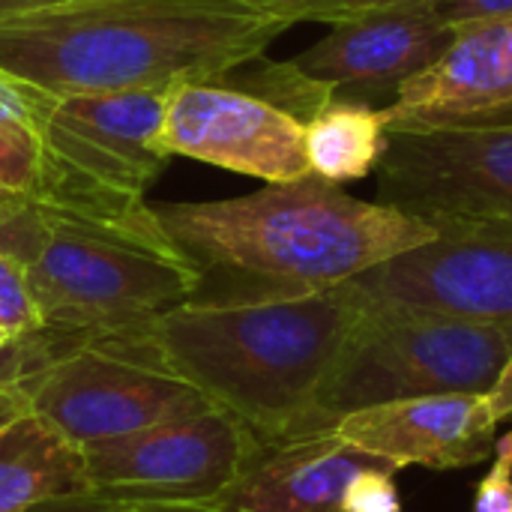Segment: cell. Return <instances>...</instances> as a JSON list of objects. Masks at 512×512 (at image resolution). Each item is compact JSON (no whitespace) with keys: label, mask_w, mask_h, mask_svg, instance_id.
I'll return each mask as SVG.
<instances>
[{"label":"cell","mask_w":512,"mask_h":512,"mask_svg":"<svg viewBox=\"0 0 512 512\" xmlns=\"http://www.w3.org/2000/svg\"><path fill=\"white\" fill-rule=\"evenodd\" d=\"M174 246L204 273L237 279L243 294L318 291L423 246L438 228L339 183L306 174L228 201L150 204Z\"/></svg>","instance_id":"3957f363"},{"label":"cell","mask_w":512,"mask_h":512,"mask_svg":"<svg viewBox=\"0 0 512 512\" xmlns=\"http://www.w3.org/2000/svg\"><path fill=\"white\" fill-rule=\"evenodd\" d=\"M243 0H75L0 18V75L39 93L213 81L291 30Z\"/></svg>","instance_id":"7a4b0ae2"},{"label":"cell","mask_w":512,"mask_h":512,"mask_svg":"<svg viewBox=\"0 0 512 512\" xmlns=\"http://www.w3.org/2000/svg\"><path fill=\"white\" fill-rule=\"evenodd\" d=\"M369 303L512 324V225H438V237L348 279Z\"/></svg>","instance_id":"30bf717a"},{"label":"cell","mask_w":512,"mask_h":512,"mask_svg":"<svg viewBox=\"0 0 512 512\" xmlns=\"http://www.w3.org/2000/svg\"><path fill=\"white\" fill-rule=\"evenodd\" d=\"M0 249L24 264L42 324L90 339L129 333L204 288L156 213L105 222L24 210L0 222Z\"/></svg>","instance_id":"277c9868"},{"label":"cell","mask_w":512,"mask_h":512,"mask_svg":"<svg viewBox=\"0 0 512 512\" xmlns=\"http://www.w3.org/2000/svg\"><path fill=\"white\" fill-rule=\"evenodd\" d=\"M474 512H512V432L495 441L492 471L477 486Z\"/></svg>","instance_id":"603a6c76"},{"label":"cell","mask_w":512,"mask_h":512,"mask_svg":"<svg viewBox=\"0 0 512 512\" xmlns=\"http://www.w3.org/2000/svg\"><path fill=\"white\" fill-rule=\"evenodd\" d=\"M162 141L171 156L198 159L264 183L312 174L303 123L270 99L222 78L168 87Z\"/></svg>","instance_id":"8fae6325"},{"label":"cell","mask_w":512,"mask_h":512,"mask_svg":"<svg viewBox=\"0 0 512 512\" xmlns=\"http://www.w3.org/2000/svg\"><path fill=\"white\" fill-rule=\"evenodd\" d=\"M378 201L429 225H512V126L390 132Z\"/></svg>","instance_id":"9c48e42d"},{"label":"cell","mask_w":512,"mask_h":512,"mask_svg":"<svg viewBox=\"0 0 512 512\" xmlns=\"http://www.w3.org/2000/svg\"><path fill=\"white\" fill-rule=\"evenodd\" d=\"M0 318L12 336L42 330V315L33 300L24 264L0 249Z\"/></svg>","instance_id":"44dd1931"},{"label":"cell","mask_w":512,"mask_h":512,"mask_svg":"<svg viewBox=\"0 0 512 512\" xmlns=\"http://www.w3.org/2000/svg\"><path fill=\"white\" fill-rule=\"evenodd\" d=\"M48 192V147L21 87L0 75V222L36 210Z\"/></svg>","instance_id":"ac0fdd59"},{"label":"cell","mask_w":512,"mask_h":512,"mask_svg":"<svg viewBox=\"0 0 512 512\" xmlns=\"http://www.w3.org/2000/svg\"><path fill=\"white\" fill-rule=\"evenodd\" d=\"M387 138L381 108L366 102L330 99L303 123L309 171L339 186L378 171Z\"/></svg>","instance_id":"e0dca14e"},{"label":"cell","mask_w":512,"mask_h":512,"mask_svg":"<svg viewBox=\"0 0 512 512\" xmlns=\"http://www.w3.org/2000/svg\"><path fill=\"white\" fill-rule=\"evenodd\" d=\"M495 426L486 393H438L351 411L327 432L399 471H459L495 456Z\"/></svg>","instance_id":"5bb4252c"},{"label":"cell","mask_w":512,"mask_h":512,"mask_svg":"<svg viewBox=\"0 0 512 512\" xmlns=\"http://www.w3.org/2000/svg\"><path fill=\"white\" fill-rule=\"evenodd\" d=\"M441 15L450 24H465V21H477V18H495V15H507L512 12V0H435Z\"/></svg>","instance_id":"d4e9b609"},{"label":"cell","mask_w":512,"mask_h":512,"mask_svg":"<svg viewBox=\"0 0 512 512\" xmlns=\"http://www.w3.org/2000/svg\"><path fill=\"white\" fill-rule=\"evenodd\" d=\"M264 450L267 444L243 420L213 405L78 453L87 489L144 501L213 504L234 492Z\"/></svg>","instance_id":"ba28073f"},{"label":"cell","mask_w":512,"mask_h":512,"mask_svg":"<svg viewBox=\"0 0 512 512\" xmlns=\"http://www.w3.org/2000/svg\"><path fill=\"white\" fill-rule=\"evenodd\" d=\"M486 402H489V411H492V417H495L498 423H501V420H507V417H512V354H510V360L504 363V369H501L498 381L489 387Z\"/></svg>","instance_id":"484cf974"},{"label":"cell","mask_w":512,"mask_h":512,"mask_svg":"<svg viewBox=\"0 0 512 512\" xmlns=\"http://www.w3.org/2000/svg\"><path fill=\"white\" fill-rule=\"evenodd\" d=\"M339 512H402L396 468L378 465V468L357 471L345 486Z\"/></svg>","instance_id":"7402d4cb"},{"label":"cell","mask_w":512,"mask_h":512,"mask_svg":"<svg viewBox=\"0 0 512 512\" xmlns=\"http://www.w3.org/2000/svg\"><path fill=\"white\" fill-rule=\"evenodd\" d=\"M378 465L396 468L324 429L267 447L225 501L231 512H339L348 480Z\"/></svg>","instance_id":"9a60e30c"},{"label":"cell","mask_w":512,"mask_h":512,"mask_svg":"<svg viewBox=\"0 0 512 512\" xmlns=\"http://www.w3.org/2000/svg\"><path fill=\"white\" fill-rule=\"evenodd\" d=\"M512 354V324L366 300L321 399V423L414 396L489 393Z\"/></svg>","instance_id":"8992f818"},{"label":"cell","mask_w":512,"mask_h":512,"mask_svg":"<svg viewBox=\"0 0 512 512\" xmlns=\"http://www.w3.org/2000/svg\"><path fill=\"white\" fill-rule=\"evenodd\" d=\"M18 87L48 147V192L36 210L105 222L153 219L147 189L174 159L162 141L168 90L51 96Z\"/></svg>","instance_id":"5b68a950"},{"label":"cell","mask_w":512,"mask_h":512,"mask_svg":"<svg viewBox=\"0 0 512 512\" xmlns=\"http://www.w3.org/2000/svg\"><path fill=\"white\" fill-rule=\"evenodd\" d=\"M87 339L90 336L84 333H69V330H54V327L12 336L9 342L0 345V393L18 384H27L30 378L45 372L51 363H57L63 354L84 345Z\"/></svg>","instance_id":"d6986e66"},{"label":"cell","mask_w":512,"mask_h":512,"mask_svg":"<svg viewBox=\"0 0 512 512\" xmlns=\"http://www.w3.org/2000/svg\"><path fill=\"white\" fill-rule=\"evenodd\" d=\"M363 312L351 282L192 297L99 342L180 375L273 447L324 432L321 399Z\"/></svg>","instance_id":"6da1fadb"},{"label":"cell","mask_w":512,"mask_h":512,"mask_svg":"<svg viewBox=\"0 0 512 512\" xmlns=\"http://www.w3.org/2000/svg\"><path fill=\"white\" fill-rule=\"evenodd\" d=\"M453 39L456 24L435 0H411L333 24L324 39L291 57V66L327 87L333 99L390 105L411 78L450 51Z\"/></svg>","instance_id":"7c38bea8"},{"label":"cell","mask_w":512,"mask_h":512,"mask_svg":"<svg viewBox=\"0 0 512 512\" xmlns=\"http://www.w3.org/2000/svg\"><path fill=\"white\" fill-rule=\"evenodd\" d=\"M243 3H249V6H255V9H261V12L279 15V18H285L288 24H297L294 15H297V9H300L306 0H243Z\"/></svg>","instance_id":"83f0119b"},{"label":"cell","mask_w":512,"mask_h":512,"mask_svg":"<svg viewBox=\"0 0 512 512\" xmlns=\"http://www.w3.org/2000/svg\"><path fill=\"white\" fill-rule=\"evenodd\" d=\"M63 3H75V0H0V18L24 15V12H36V9H51V6H63Z\"/></svg>","instance_id":"f1b7e54d"},{"label":"cell","mask_w":512,"mask_h":512,"mask_svg":"<svg viewBox=\"0 0 512 512\" xmlns=\"http://www.w3.org/2000/svg\"><path fill=\"white\" fill-rule=\"evenodd\" d=\"M24 414H30V399H27V384H18L12 390L0 393V432L6 426H12L15 420H21Z\"/></svg>","instance_id":"4316f807"},{"label":"cell","mask_w":512,"mask_h":512,"mask_svg":"<svg viewBox=\"0 0 512 512\" xmlns=\"http://www.w3.org/2000/svg\"><path fill=\"white\" fill-rule=\"evenodd\" d=\"M399 3H411V0H306L297 9L294 21L297 24H303V21L342 24V21H351V18H360V15L378 12V9H390Z\"/></svg>","instance_id":"cb8c5ba5"},{"label":"cell","mask_w":512,"mask_h":512,"mask_svg":"<svg viewBox=\"0 0 512 512\" xmlns=\"http://www.w3.org/2000/svg\"><path fill=\"white\" fill-rule=\"evenodd\" d=\"M21 512H231L228 501L213 504H183V501H144V498H120L105 495L96 489L81 492H63L42 498Z\"/></svg>","instance_id":"ffe728a7"},{"label":"cell","mask_w":512,"mask_h":512,"mask_svg":"<svg viewBox=\"0 0 512 512\" xmlns=\"http://www.w3.org/2000/svg\"><path fill=\"white\" fill-rule=\"evenodd\" d=\"M387 132L512 126V12L456 27L450 51L381 108Z\"/></svg>","instance_id":"4fadbf2b"},{"label":"cell","mask_w":512,"mask_h":512,"mask_svg":"<svg viewBox=\"0 0 512 512\" xmlns=\"http://www.w3.org/2000/svg\"><path fill=\"white\" fill-rule=\"evenodd\" d=\"M9 339H12V333H6V330L0 327V345H3V342H9Z\"/></svg>","instance_id":"f546056e"},{"label":"cell","mask_w":512,"mask_h":512,"mask_svg":"<svg viewBox=\"0 0 512 512\" xmlns=\"http://www.w3.org/2000/svg\"><path fill=\"white\" fill-rule=\"evenodd\" d=\"M81 489H87L81 453L42 420L24 414L0 432V512Z\"/></svg>","instance_id":"2e32d148"},{"label":"cell","mask_w":512,"mask_h":512,"mask_svg":"<svg viewBox=\"0 0 512 512\" xmlns=\"http://www.w3.org/2000/svg\"><path fill=\"white\" fill-rule=\"evenodd\" d=\"M30 414L75 450L213 408L180 375L87 339L27 381Z\"/></svg>","instance_id":"52a82bcc"}]
</instances>
